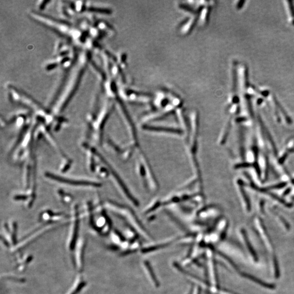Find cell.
Listing matches in <instances>:
<instances>
[{"label": "cell", "mask_w": 294, "mask_h": 294, "mask_svg": "<svg viewBox=\"0 0 294 294\" xmlns=\"http://www.w3.org/2000/svg\"><path fill=\"white\" fill-rule=\"evenodd\" d=\"M86 282H84V278L81 276H78L76 278L75 282L73 284L72 287L69 289L66 294H77L80 292V290L84 287L86 285Z\"/></svg>", "instance_id": "3957f363"}, {"label": "cell", "mask_w": 294, "mask_h": 294, "mask_svg": "<svg viewBox=\"0 0 294 294\" xmlns=\"http://www.w3.org/2000/svg\"><path fill=\"white\" fill-rule=\"evenodd\" d=\"M288 152L290 153H294V149H290L288 150Z\"/></svg>", "instance_id": "8fae6325"}, {"label": "cell", "mask_w": 294, "mask_h": 294, "mask_svg": "<svg viewBox=\"0 0 294 294\" xmlns=\"http://www.w3.org/2000/svg\"><path fill=\"white\" fill-rule=\"evenodd\" d=\"M288 2L289 3V6L290 10L292 16L294 17V5L293 2L292 1H288Z\"/></svg>", "instance_id": "ba28073f"}, {"label": "cell", "mask_w": 294, "mask_h": 294, "mask_svg": "<svg viewBox=\"0 0 294 294\" xmlns=\"http://www.w3.org/2000/svg\"><path fill=\"white\" fill-rule=\"evenodd\" d=\"M286 185H287V183L285 182H284V183H278V184H277V185H275L274 186H270V187H269L266 189L267 190H270V189H279V188H283L284 187H285Z\"/></svg>", "instance_id": "8992f818"}, {"label": "cell", "mask_w": 294, "mask_h": 294, "mask_svg": "<svg viewBox=\"0 0 294 294\" xmlns=\"http://www.w3.org/2000/svg\"><path fill=\"white\" fill-rule=\"evenodd\" d=\"M145 266H146V270H147V271H148V272H149V276L151 277V278L152 279L153 282L154 283V284H155L156 286H157V285H159V282H158L157 279H156L155 276L154 275L155 274H154V272H153V271L152 270V268H151V265H149V263L146 262Z\"/></svg>", "instance_id": "277c9868"}, {"label": "cell", "mask_w": 294, "mask_h": 294, "mask_svg": "<svg viewBox=\"0 0 294 294\" xmlns=\"http://www.w3.org/2000/svg\"><path fill=\"white\" fill-rule=\"evenodd\" d=\"M290 191H291L290 188H287V190L285 191V192L283 194V195H284V196H286V195H287V194H289L290 192Z\"/></svg>", "instance_id": "30bf717a"}, {"label": "cell", "mask_w": 294, "mask_h": 294, "mask_svg": "<svg viewBox=\"0 0 294 294\" xmlns=\"http://www.w3.org/2000/svg\"><path fill=\"white\" fill-rule=\"evenodd\" d=\"M86 246V240L81 237L78 239L74 247V258L75 266L78 271L81 272L84 268V258Z\"/></svg>", "instance_id": "6da1fadb"}, {"label": "cell", "mask_w": 294, "mask_h": 294, "mask_svg": "<svg viewBox=\"0 0 294 294\" xmlns=\"http://www.w3.org/2000/svg\"><path fill=\"white\" fill-rule=\"evenodd\" d=\"M241 193H242V195L243 196L244 199H245V201L246 203L247 204V207L248 210L250 211V210H251V203H250L249 198H248V197L247 195L246 194V193L245 192V191L243 190V189H241Z\"/></svg>", "instance_id": "5b68a950"}, {"label": "cell", "mask_w": 294, "mask_h": 294, "mask_svg": "<svg viewBox=\"0 0 294 294\" xmlns=\"http://www.w3.org/2000/svg\"><path fill=\"white\" fill-rule=\"evenodd\" d=\"M4 229L5 242L8 246H13L16 241V224H13L11 225H6Z\"/></svg>", "instance_id": "7a4b0ae2"}, {"label": "cell", "mask_w": 294, "mask_h": 294, "mask_svg": "<svg viewBox=\"0 0 294 294\" xmlns=\"http://www.w3.org/2000/svg\"><path fill=\"white\" fill-rule=\"evenodd\" d=\"M287 155H288L287 153H285V154L279 159V164H283V162L285 161V160L286 159V158L287 157Z\"/></svg>", "instance_id": "9c48e42d"}, {"label": "cell", "mask_w": 294, "mask_h": 294, "mask_svg": "<svg viewBox=\"0 0 294 294\" xmlns=\"http://www.w3.org/2000/svg\"><path fill=\"white\" fill-rule=\"evenodd\" d=\"M292 183H294V179L292 180Z\"/></svg>", "instance_id": "7c38bea8"}, {"label": "cell", "mask_w": 294, "mask_h": 294, "mask_svg": "<svg viewBox=\"0 0 294 294\" xmlns=\"http://www.w3.org/2000/svg\"><path fill=\"white\" fill-rule=\"evenodd\" d=\"M251 166V164L249 163H242V164H240L237 165L235 167V168H243V167H248Z\"/></svg>", "instance_id": "52a82bcc"}]
</instances>
